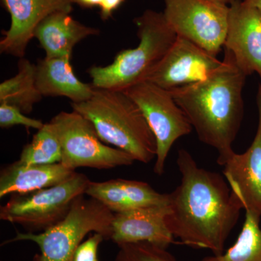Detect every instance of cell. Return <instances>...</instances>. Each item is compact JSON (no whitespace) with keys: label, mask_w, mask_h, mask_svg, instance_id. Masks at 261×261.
<instances>
[{"label":"cell","mask_w":261,"mask_h":261,"mask_svg":"<svg viewBox=\"0 0 261 261\" xmlns=\"http://www.w3.org/2000/svg\"><path fill=\"white\" fill-rule=\"evenodd\" d=\"M70 58H45L37 65L36 82L43 97H65L71 103L88 100L95 88L77 78L70 64Z\"/></svg>","instance_id":"17"},{"label":"cell","mask_w":261,"mask_h":261,"mask_svg":"<svg viewBox=\"0 0 261 261\" xmlns=\"http://www.w3.org/2000/svg\"><path fill=\"white\" fill-rule=\"evenodd\" d=\"M33 261H40V260H39V255H36Z\"/></svg>","instance_id":"29"},{"label":"cell","mask_w":261,"mask_h":261,"mask_svg":"<svg viewBox=\"0 0 261 261\" xmlns=\"http://www.w3.org/2000/svg\"><path fill=\"white\" fill-rule=\"evenodd\" d=\"M126 0H102L99 9L100 18L103 20H108L113 16V13L118 10Z\"/></svg>","instance_id":"25"},{"label":"cell","mask_w":261,"mask_h":261,"mask_svg":"<svg viewBox=\"0 0 261 261\" xmlns=\"http://www.w3.org/2000/svg\"><path fill=\"white\" fill-rule=\"evenodd\" d=\"M73 4L80 5L83 8H93L100 6L102 0H72Z\"/></svg>","instance_id":"26"},{"label":"cell","mask_w":261,"mask_h":261,"mask_svg":"<svg viewBox=\"0 0 261 261\" xmlns=\"http://www.w3.org/2000/svg\"><path fill=\"white\" fill-rule=\"evenodd\" d=\"M86 195L107 206L114 214L126 211L168 205L169 195L154 190L148 183L135 180L116 179L90 181Z\"/></svg>","instance_id":"15"},{"label":"cell","mask_w":261,"mask_h":261,"mask_svg":"<svg viewBox=\"0 0 261 261\" xmlns=\"http://www.w3.org/2000/svg\"><path fill=\"white\" fill-rule=\"evenodd\" d=\"M71 107L92 122L104 143L145 164L156 158L155 137L140 108L123 91L95 88L90 99L71 103Z\"/></svg>","instance_id":"3"},{"label":"cell","mask_w":261,"mask_h":261,"mask_svg":"<svg viewBox=\"0 0 261 261\" xmlns=\"http://www.w3.org/2000/svg\"><path fill=\"white\" fill-rule=\"evenodd\" d=\"M123 92L140 108L155 137L157 154L154 172L161 176L173 144L191 133V123L169 91L152 82L142 81Z\"/></svg>","instance_id":"8"},{"label":"cell","mask_w":261,"mask_h":261,"mask_svg":"<svg viewBox=\"0 0 261 261\" xmlns=\"http://www.w3.org/2000/svg\"><path fill=\"white\" fill-rule=\"evenodd\" d=\"M177 166L181 183L168 193V227L179 244L221 255L243 203L226 178L199 167L186 149L178 151Z\"/></svg>","instance_id":"1"},{"label":"cell","mask_w":261,"mask_h":261,"mask_svg":"<svg viewBox=\"0 0 261 261\" xmlns=\"http://www.w3.org/2000/svg\"><path fill=\"white\" fill-rule=\"evenodd\" d=\"M163 2V15L176 35L217 57L226 41L229 6L214 0Z\"/></svg>","instance_id":"9"},{"label":"cell","mask_w":261,"mask_h":261,"mask_svg":"<svg viewBox=\"0 0 261 261\" xmlns=\"http://www.w3.org/2000/svg\"><path fill=\"white\" fill-rule=\"evenodd\" d=\"M260 217L245 211L243 228L234 244L221 255L206 256L201 261H261Z\"/></svg>","instance_id":"20"},{"label":"cell","mask_w":261,"mask_h":261,"mask_svg":"<svg viewBox=\"0 0 261 261\" xmlns=\"http://www.w3.org/2000/svg\"><path fill=\"white\" fill-rule=\"evenodd\" d=\"M99 31L87 27L72 18L70 13L58 11L48 15L38 25L34 32L47 58H71L73 48Z\"/></svg>","instance_id":"18"},{"label":"cell","mask_w":261,"mask_h":261,"mask_svg":"<svg viewBox=\"0 0 261 261\" xmlns=\"http://www.w3.org/2000/svg\"><path fill=\"white\" fill-rule=\"evenodd\" d=\"M113 261H178L167 248L147 243L118 246Z\"/></svg>","instance_id":"22"},{"label":"cell","mask_w":261,"mask_h":261,"mask_svg":"<svg viewBox=\"0 0 261 261\" xmlns=\"http://www.w3.org/2000/svg\"><path fill=\"white\" fill-rule=\"evenodd\" d=\"M247 76L232 53L225 49L221 64L205 79L169 90L199 140L217 150L220 166L234 152L232 145L244 116Z\"/></svg>","instance_id":"2"},{"label":"cell","mask_w":261,"mask_h":261,"mask_svg":"<svg viewBox=\"0 0 261 261\" xmlns=\"http://www.w3.org/2000/svg\"><path fill=\"white\" fill-rule=\"evenodd\" d=\"M104 240L100 233H94L90 238L81 244L75 251L73 261H99L98 249Z\"/></svg>","instance_id":"24"},{"label":"cell","mask_w":261,"mask_h":261,"mask_svg":"<svg viewBox=\"0 0 261 261\" xmlns=\"http://www.w3.org/2000/svg\"><path fill=\"white\" fill-rule=\"evenodd\" d=\"M221 64L217 57L177 36L166 56L145 81L169 91L203 80Z\"/></svg>","instance_id":"10"},{"label":"cell","mask_w":261,"mask_h":261,"mask_svg":"<svg viewBox=\"0 0 261 261\" xmlns=\"http://www.w3.org/2000/svg\"><path fill=\"white\" fill-rule=\"evenodd\" d=\"M17 125L39 130L44 126V123L41 120L34 119L25 116V113L15 106L7 103H0V127L8 128Z\"/></svg>","instance_id":"23"},{"label":"cell","mask_w":261,"mask_h":261,"mask_svg":"<svg viewBox=\"0 0 261 261\" xmlns=\"http://www.w3.org/2000/svg\"><path fill=\"white\" fill-rule=\"evenodd\" d=\"M61 144L50 121L38 130L30 143L23 147L18 161L25 165H47L61 162Z\"/></svg>","instance_id":"21"},{"label":"cell","mask_w":261,"mask_h":261,"mask_svg":"<svg viewBox=\"0 0 261 261\" xmlns=\"http://www.w3.org/2000/svg\"><path fill=\"white\" fill-rule=\"evenodd\" d=\"M245 3L255 7L261 12V0H243Z\"/></svg>","instance_id":"27"},{"label":"cell","mask_w":261,"mask_h":261,"mask_svg":"<svg viewBox=\"0 0 261 261\" xmlns=\"http://www.w3.org/2000/svg\"><path fill=\"white\" fill-rule=\"evenodd\" d=\"M11 18L10 29L0 41L1 53L22 58L39 23L55 12L70 13L72 0H2Z\"/></svg>","instance_id":"13"},{"label":"cell","mask_w":261,"mask_h":261,"mask_svg":"<svg viewBox=\"0 0 261 261\" xmlns=\"http://www.w3.org/2000/svg\"><path fill=\"white\" fill-rule=\"evenodd\" d=\"M168 213V206L165 205L114 214L111 240L118 246L147 243L168 248L177 243L166 224Z\"/></svg>","instance_id":"14"},{"label":"cell","mask_w":261,"mask_h":261,"mask_svg":"<svg viewBox=\"0 0 261 261\" xmlns=\"http://www.w3.org/2000/svg\"><path fill=\"white\" fill-rule=\"evenodd\" d=\"M224 48L232 53L239 68L247 76L255 73L261 79L260 10L243 0L230 5Z\"/></svg>","instance_id":"11"},{"label":"cell","mask_w":261,"mask_h":261,"mask_svg":"<svg viewBox=\"0 0 261 261\" xmlns=\"http://www.w3.org/2000/svg\"><path fill=\"white\" fill-rule=\"evenodd\" d=\"M75 173L61 163L25 165L15 161L2 168L0 198L13 194L29 193L56 186L69 179Z\"/></svg>","instance_id":"16"},{"label":"cell","mask_w":261,"mask_h":261,"mask_svg":"<svg viewBox=\"0 0 261 261\" xmlns=\"http://www.w3.org/2000/svg\"><path fill=\"white\" fill-rule=\"evenodd\" d=\"M90 180L84 173L64 182L29 193L13 194L0 207V219L23 226L29 232L45 231L61 222L73 201L85 195Z\"/></svg>","instance_id":"6"},{"label":"cell","mask_w":261,"mask_h":261,"mask_svg":"<svg viewBox=\"0 0 261 261\" xmlns=\"http://www.w3.org/2000/svg\"><path fill=\"white\" fill-rule=\"evenodd\" d=\"M113 218L114 213L102 202L81 195L61 222L38 233L17 231L14 238L3 245L33 242L40 249V261H73L75 251L89 233H99L105 240H111Z\"/></svg>","instance_id":"5"},{"label":"cell","mask_w":261,"mask_h":261,"mask_svg":"<svg viewBox=\"0 0 261 261\" xmlns=\"http://www.w3.org/2000/svg\"><path fill=\"white\" fill-rule=\"evenodd\" d=\"M134 23L140 44L134 49L118 53L110 65L89 68L94 88L124 91L145 81L177 37L163 13L145 10Z\"/></svg>","instance_id":"4"},{"label":"cell","mask_w":261,"mask_h":261,"mask_svg":"<svg viewBox=\"0 0 261 261\" xmlns=\"http://www.w3.org/2000/svg\"><path fill=\"white\" fill-rule=\"evenodd\" d=\"M61 144L62 164L75 171L87 167L112 169L130 166L135 160L121 149L104 143L92 122L73 111L61 112L50 121Z\"/></svg>","instance_id":"7"},{"label":"cell","mask_w":261,"mask_h":261,"mask_svg":"<svg viewBox=\"0 0 261 261\" xmlns=\"http://www.w3.org/2000/svg\"><path fill=\"white\" fill-rule=\"evenodd\" d=\"M258 123L251 145L242 154H232L221 166L228 185L244 209L261 217V84L257 94Z\"/></svg>","instance_id":"12"},{"label":"cell","mask_w":261,"mask_h":261,"mask_svg":"<svg viewBox=\"0 0 261 261\" xmlns=\"http://www.w3.org/2000/svg\"><path fill=\"white\" fill-rule=\"evenodd\" d=\"M18 67V73L15 76L0 84V103L15 106L25 114H29L43 97L36 82L37 65L22 58Z\"/></svg>","instance_id":"19"},{"label":"cell","mask_w":261,"mask_h":261,"mask_svg":"<svg viewBox=\"0 0 261 261\" xmlns=\"http://www.w3.org/2000/svg\"><path fill=\"white\" fill-rule=\"evenodd\" d=\"M214 1L218 2V3H221L226 5H231L233 3H236V2L240 1V0H214Z\"/></svg>","instance_id":"28"}]
</instances>
